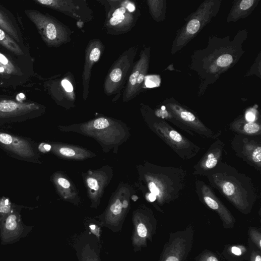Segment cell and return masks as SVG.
I'll return each instance as SVG.
<instances>
[{
  "instance_id": "cell-1",
  "label": "cell",
  "mask_w": 261,
  "mask_h": 261,
  "mask_svg": "<svg viewBox=\"0 0 261 261\" xmlns=\"http://www.w3.org/2000/svg\"><path fill=\"white\" fill-rule=\"evenodd\" d=\"M25 13L47 46L58 47L68 41L67 29L54 18L36 10H28Z\"/></svg>"
},
{
  "instance_id": "cell-2",
  "label": "cell",
  "mask_w": 261,
  "mask_h": 261,
  "mask_svg": "<svg viewBox=\"0 0 261 261\" xmlns=\"http://www.w3.org/2000/svg\"><path fill=\"white\" fill-rule=\"evenodd\" d=\"M193 235L192 227L171 233L158 261H186L192 250Z\"/></svg>"
},
{
  "instance_id": "cell-3",
  "label": "cell",
  "mask_w": 261,
  "mask_h": 261,
  "mask_svg": "<svg viewBox=\"0 0 261 261\" xmlns=\"http://www.w3.org/2000/svg\"><path fill=\"white\" fill-rule=\"evenodd\" d=\"M41 110V106L34 103L0 100V125L35 118L40 114Z\"/></svg>"
},
{
  "instance_id": "cell-4",
  "label": "cell",
  "mask_w": 261,
  "mask_h": 261,
  "mask_svg": "<svg viewBox=\"0 0 261 261\" xmlns=\"http://www.w3.org/2000/svg\"><path fill=\"white\" fill-rule=\"evenodd\" d=\"M33 227L25 225L21 216L14 208L0 219V239L3 245L12 244L26 237Z\"/></svg>"
},
{
  "instance_id": "cell-5",
  "label": "cell",
  "mask_w": 261,
  "mask_h": 261,
  "mask_svg": "<svg viewBox=\"0 0 261 261\" xmlns=\"http://www.w3.org/2000/svg\"><path fill=\"white\" fill-rule=\"evenodd\" d=\"M0 146L17 157L33 160L36 155L35 147L28 140L0 132Z\"/></svg>"
},
{
  "instance_id": "cell-6",
  "label": "cell",
  "mask_w": 261,
  "mask_h": 261,
  "mask_svg": "<svg viewBox=\"0 0 261 261\" xmlns=\"http://www.w3.org/2000/svg\"><path fill=\"white\" fill-rule=\"evenodd\" d=\"M134 225L132 244L136 252L146 247L148 240L152 241L157 227L155 223L151 221L149 217L141 215L134 217Z\"/></svg>"
},
{
  "instance_id": "cell-7",
  "label": "cell",
  "mask_w": 261,
  "mask_h": 261,
  "mask_svg": "<svg viewBox=\"0 0 261 261\" xmlns=\"http://www.w3.org/2000/svg\"><path fill=\"white\" fill-rule=\"evenodd\" d=\"M0 28L9 34L17 42L22 41L21 32L13 14L0 5Z\"/></svg>"
},
{
  "instance_id": "cell-8",
  "label": "cell",
  "mask_w": 261,
  "mask_h": 261,
  "mask_svg": "<svg viewBox=\"0 0 261 261\" xmlns=\"http://www.w3.org/2000/svg\"><path fill=\"white\" fill-rule=\"evenodd\" d=\"M36 4L66 14L72 17H80L77 14L79 8L72 1L59 0H34Z\"/></svg>"
},
{
  "instance_id": "cell-9",
  "label": "cell",
  "mask_w": 261,
  "mask_h": 261,
  "mask_svg": "<svg viewBox=\"0 0 261 261\" xmlns=\"http://www.w3.org/2000/svg\"><path fill=\"white\" fill-rule=\"evenodd\" d=\"M204 199L209 207L219 213L226 229H231L234 227L235 220L224 206L213 196L207 194L204 197Z\"/></svg>"
},
{
  "instance_id": "cell-10",
  "label": "cell",
  "mask_w": 261,
  "mask_h": 261,
  "mask_svg": "<svg viewBox=\"0 0 261 261\" xmlns=\"http://www.w3.org/2000/svg\"><path fill=\"white\" fill-rule=\"evenodd\" d=\"M128 70H124V66H120V60L110 72L108 80L105 84V90L108 94L113 93L117 89L122 79H124Z\"/></svg>"
},
{
  "instance_id": "cell-11",
  "label": "cell",
  "mask_w": 261,
  "mask_h": 261,
  "mask_svg": "<svg viewBox=\"0 0 261 261\" xmlns=\"http://www.w3.org/2000/svg\"><path fill=\"white\" fill-rule=\"evenodd\" d=\"M148 66V57L143 54L140 60L135 66L132 74L129 77L128 83L125 93V98L129 99L134 97V92L137 84V81L140 74L143 70Z\"/></svg>"
},
{
  "instance_id": "cell-12",
  "label": "cell",
  "mask_w": 261,
  "mask_h": 261,
  "mask_svg": "<svg viewBox=\"0 0 261 261\" xmlns=\"http://www.w3.org/2000/svg\"><path fill=\"white\" fill-rule=\"evenodd\" d=\"M0 45L16 55L24 54L17 41L2 28H0Z\"/></svg>"
},
{
  "instance_id": "cell-13",
  "label": "cell",
  "mask_w": 261,
  "mask_h": 261,
  "mask_svg": "<svg viewBox=\"0 0 261 261\" xmlns=\"http://www.w3.org/2000/svg\"><path fill=\"white\" fill-rule=\"evenodd\" d=\"M101 55V51L98 47H95L86 54V64L84 69V82H89L91 75V70L94 63L99 61Z\"/></svg>"
},
{
  "instance_id": "cell-14",
  "label": "cell",
  "mask_w": 261,
  "mask_h": 261,
  "mask_svg": "<svg viewBox=\"0 0 261 261\" xmlns=\"http://www.w3.org/2000/svg\"><path fill=\"white\" fill-rule=\"evenodd\" d=\"M126 9L125 7H121L116 9L113 13L112 18L109 21L111 27H116L120 25L126 21Z\"/></svg>"
},
{
  "instance_id": "cell-15",
  "label": "cell",
  "mask_w": 261,
  "mask_h": 261,
  "mask_svg": "<svg viewBox=\"0 0 261 261\" xmlns=\"http://www.w3.org/2000/svg\"><path fill=\"white\" fill-rule=\"evenodd\" d=\"M0 70L7 74H13L17 73L15 66L10 61L9 58L0 52Z\"/></svg>"
},
{
  "instance_id": "cell-16",
  "label": "cell",
  "mask_w": 261,
  "mask_h": 261,
  "mask_svg": "<svg viewBox=\"0 0 261 261\" xmlns=\"http://www.w3.org/2000/svg\"><path fill=\"white\" fill-rule=\"evenodd\" d=\"M201 24V20L199 18L193 19L189 21L186 28L185 35L190 37L196 34L200 29Z\"/></svg>"
},
{
  "instance_id": "cell-17",
  "label": "cell",
  "mask_w": 261,
  "mask_h": 261,
  "mask_svg": "<svg viewBox=\"0 0 261 261\" xmlns=\"http://www.w3.org/2000/svg\"><path fill=\"white\" fill-rule=\"evenodd\" d=\"M86 231H88L98 239V240L101 241V232L102 228L101 224L98 225L95 223H90L85 224Z\"/></svg>"
},
{
  "instance_id": "cell-18",
  "label": "cell",
  "mask_w": 261,
  "mask_h": 261,
  "mask_svg": "<svg viewBox=\"0 0 261 261\" xmlns=\"http://www.w3.org/2000/svg\"><path fill=\"white\" fill-rule=\"evenodd\" d=\"M13 209L9 200L3 199L0 201V219L11 213Z\"/></svg>"
},
{
  "instance_id": "cell-19",
  "label": "cell",
  "mask_w": 261,
  "mask_h": 261,
  "mask_svg": "<svg viewBox=\"0 0 261 261\" xmlns=\"http://www.w3.org/2000/svg\"><path fill=\"white\" fill-rule=\"evenodd\" d=\"M167 135L168 140L172 141L173 143L177 144L184 143V141L182 137L176 130L172 129H170L168 130Z\"/></svg>"
},
{
  "instance_id": "cell-20",
  "label": "cell",
  "mask_w": 261,
  "mask_h": 261,
  "mask_svg": "<svg viewBox=\"0 0 261 261\" xmlns=\"http://www.w3.org/2000/svg\"><path fill=\"white\" fill-rule=\"evenodd\" d=\"M177 113L182 120L187 123L195 124L197 122L196 117L191 112L185 110H180L178 111Z\"/></svg>"
},
{
  "instance_id": "cell-21",
  "label": "cell",
  "mask_w": 261,
  "mask_h": 261,
  "mask_svg": "<svg viewBox=\"0 0 261 261\" xmlns=\"http://www.w3.org/2000/svg\"><path fill=\"white\" fill-rule=\"evenodd\" d=\"M233 61L232 56L230 54H224L217 59V66L221 67H226L230 66Z\"/></svg>"
},
{
  "instance_id": "cell-22",
  "label": "cell",
  "mask_w": 261,
  "mask_h": 261,
  "mask_svg": "<svg viewBox=\"0 0 261 261\" xmlns=\"http://www.w3.org/2000/svg\"><path fill=\"white\" fill-rule=\"evenodd\" d=\"M249 234L252 241L257 246L260 250V233L255 229H251L249 231Z\"/></svg>"
},
{
  "instance_id": "cell-23",
  "label": "cell",
  "mask_w": 261,
  "mask_h": 261,
  "mask_svg": "<svg viewBox=\"0 0 261 261\" xmlns=\"http://www.w3.org/2000/svg\"><path fill=\"white\" fill-rule=\"evenodd\" d=\"M244 129L247 134H254L259 132L260 126L253 122H249L245 124Z\"/></svg>"
},
{
  "instance_id": "cell-24",
  "label": "cell",
  "mask_w": 261,
  "mask_h": 261,
  "mask_svg": "<svg viewBox=\"0 0 261 261\" xmlns=\"http://www.w3.org/2000/svg\"><path fill=\"white\" fill-rule=\"evenodd\" d=\"M196 261H220L213 253L209 251L202 253L197 258Z\"/></svg>"
},
{
  "instance_id": "cell-25",
  "label": "cell",
  "mask_w": 261,
  "mask_h": 261,
  "mask_svg": "<svg viewBox=\"0 0 261 261\" xmlns=\"http://www.w3.org/2000/svg\"><path fill=\"white\" fill-rule=\"evenodd\" d=\"M109 125V121L104 118H100L96 119L94 123V126L97 129H103L107 127Z\"/></svg>"
},
{
  "instance_id": "cell-26",
  "label": "cell",
  "mask_w": 261,
  "mask_h": 261,
  "mask_svg": "<svg viewBox=\"0 0 261 261\" xmlns=\"http://www.w3.org/2000/svg\"><path fill=\"white\" fill-rule=\"evenodd\" d=\"M217 163V160L214 154L211 153L208 155L207 159L205 162V166L209 169L213 168Z\"/></svg>"
},
{
  "instance_id": "cell-27",
  "label": "cell",
  "mask_w": 261,
  "mask_h": 261,
  "mask_svg": "<svg viewBox=\"0 0 261 261\" xmlns=\"http://www.w3.org/2000/svg\"><path fill=\"white\" fill-rule=\"evenodd\" d=\"M254 3V1H253V0H243L239 5V10L243 11H247L253 6Z\"/></svg>"
},
{
  "instance_id": "cell-28",
  "label": "cell",
  "mask_w": 261,
  "mask_h": 261,
  "mask_svg": "<svg viewBox=\"0 0 261 261\" xmlns=\"http://www.w3.org/2000/svg\"><path fill=\"white\" fill-rule=\"evenodd\" d=\"M246 250L245 247L242 246H235L230 248L232 254L238 256H241L244 253L243 252H246Z\"/></svg>"
},
{
  "instance_id": "cell-29",
  "label": "cell",
  "mask_w": 261,
  "mask_h": 261,
  "mask_svg": "<svg viewBox=\"0 0 261 261\" xmlns=\"http://www.w3.org/2000/svg\"><path fill=\"white\" fill-rule=\"evenodd\" d=\"M252 160L254 162L259 163L261 160V148H256L252 153Z\"/></svg>"
},
{
  "instance_id": "cell-30",
  "label": "cell",
  "mask_w": 261,
  "mask_h": 261,
  "mask_svg": "<svg viewBox=\"0 0 261 261\" xmlns=\"http://www.w3.org/2000/svg\"><path fill=\"white\" fill-rule=\"evenodd\" d=\"M59 152L61 155L69 157H72L75 155V151L69 148H61L60 149Z\"/></svg>"
},
{
  "instance_id": "cell-31",
  "label": "cell",
  "mask_w": 261,
  "mask_h": 261,
  "mask_svg": "<svg viewBox=\"0 0 261 261\" xmlns=\"http://www.w3.org/2000/svg\"><path fill=\"white\" fill-rule=\"evenodd\" d=\"M88 184L90 188L95 190H98L99 186L97 181L94 178H89L88 180Z\"/></svg>"
},
{
  "instance_id": "cell-32",
  "label": "cell",
  "mask_w": 261,
  "mask_h": 261,
  "mask_svg": "<svg viewBox=\"0 0 261 261\" xmlns=\"http://www.w3.org/2000/svg\"><path fill=\"white\" fill-rule=\"evenodd\" d=\"M62 85L63 88L68 93H71L73 91L72 84L67 80H63L62 81Z\"/></svg>"
},
{
  "instance_id": "cell-33",
  "label": "cell",
  "mask_w": 261,
  "mask_h": 261,
  "mask_svg": "<svg viewBox=\"0 0 261 261\" xmlns=\"http://www.w3.org/2000/svg\"><path fill=\"white\" fill-rule=\"evenodd\" d=\"M250 261H261V256L260 255V250H253L250 255Z\"/></svg>"
},
{
  "instance_id": "cell-34",
  "label": "cell",
  "mask_w": 261,
  "mask_h": 261,
  "mask_svg": "<svg viewBox=\"0 0 261 261\" xmlns=\"http://www.w3.org/2000/svg\"><path fill=\"white\" fill-rule=\"evenodd\" d=\"M149 189L151 192V193H153V194L157 196H159L160 194V190L157 187L155 184L153 182H151L149 184Z\"/></svg>"
},
{
  "instance_id": "cell-35",
  "label": "cell",
  "mask_w": 261,
  "mask_h": 261,
  "mask_svg": "<svg viewBox=\"0 0 261 261\" xmlns=\"http://www.w3.org/2000/svg\"><path fill=\"white\" fill-rule=\"evenodd\" d=\"M58 183L61 187L65 189L69 188L71 186L70 182L63 178L58 179Z\"/></svg>"
},
{
  "instance_id": "cell-36",
  "label": "cell",
  "mask_w": 261,
  "mask_h": 261,
  "mask_svg": "<svg viewBox=\"0 0 261 261\" xmlns=\"http://www.w3.org/2000/svg\"><path fill=\"white\" fill-rule=\"evenodd\" d=\"M255 118V115L252 112H248L246 114V119L249 122H253Z\"/></svg>"
},
{
  "instance_id": "cell-37",
  "label": "cell",
  "mask_w": 261,
  "mask_h": 261,
  "mask_svg": "<svg viewBox=\"0 0 261 261\" xmlns=\"http://www.w3.org/2000/svg\"><path fill=\"white\" fill-rule=\"evenodd\" d=\"M125 8L129 13H134L136 10L135 6L132 3L127 4Z\"/></svg>"
},
{
  "instance_id": "cell-38",
  "label": "cell",
  "mask_w": 261,
  "mask_h": 261,
  "mask_svg": "<svg viewBox=\"0 0 261 261\" xmlns=\"http://www.w3.org/2000/svg\"><path fill=\"white\" fill-rule=\"evenodd\" d=\"M156 196L153 193H150L149 195V199L151 202L155 201L156 200Z\"/></svg>"
},
{
  "instance_id": "cell-39",
  "label": "cell",
  "mask_w": 261,
  "mask_h": 261,
  "mask_svg": "<svg viewBox=\"0 0 261 261\" xmlns=\"http://www.w3.org/2000/svg\"><path fill=\"white\" fill-rule=\"evenodd\" d=\"M44 148L47 151H49L51 149V147L49 145H45Z\"/></svg>"
}]
</instances>
